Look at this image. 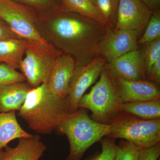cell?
Segmentation results:
<instances>
[{
  "mask_svg": "<svg viewBox=\"0 0 160 160\" xmlns=\"http://www.w3.org/2000/svg\"><path fill=\"white\" fill-rule=\"evenodd\" d=\"M41 35L76 66L88 65L97 56V48L109 28L91 19L64 10L37 13L36 24Z\"/></svg>",
  "mask_w": 160,
  "mask_h": 160,
  "instance_id": "1",
  "label": "cell"
},
{
  "mask_svg": "<svg viewBox=\"0 0 160 160\" xmlns=\"http://www.w3.org/2000/svg\"><path fill=\"white\" fill-rule=\"evenodd\" d=\"M69 113L67 96L59 98L49 91L46 83L32 88L18 116L37 133L50 134Z\"/></svg>",
  "mask_w": 160,
  "mask_h": 160,
  "instance_id": "2",
  "label": "cell"
},
{
  "mask_svg": "<svg viewBox=\"0 0 160 160\" xmlns=\"http://www.w3.org/2000/svg\"><path fill=\"white\" fill-rule=\"evenodd\" d=\"M58 134L65 135L69 144L66 160H82L89 147L108 136L110 126L92 119L84 108L68 113L56 128Z\"/></svg>",
  "mask_w": 160,
  "mask_h": 160,
  "instance_id": "3",
  "label": "cell"
},
{
  "mask_svg": "<svg viewBox=\"0 0 160 160\" xmlns=\"http://www.w3.org/2000/svg\"><path fill=\"white\" fill-rule=\"evenodd\" d=\"M122 104L114 77L105 66L99 81L90 92L84 95L80 100L78 108L90 110L92 119L98 122L109 125L121 112Z\"/></svg>",
  "mask_w": 160,
  "mask_h": 160,
  "instance_id": "4",
  "label": "cell"
},
{
  "mask_svg": "<svg viewBox=\"0 0 160 160\" xmlns=\"http://www.w3.org/2000/svg\"><path fill=\"white\" fill-rule=\"evenodd\" d=\"M109 125L110 132L107 137L127 140L140 149L160 143V119L144 120L121 112Z\"/></svg>",
  "mask_w": 160,
  "mask_h": 160,
  "instance_id": "5",
  "label": "cell"
},
{
  "mask_svg": "<svg viewBox=\"0 0 160 160\" xmlns=\"http://www.w3.org/2000/svg\"><path fill=\"white\" fill-rule=\"evenodd\" d=\"M0 18L18 37L38 46H52L38 31L37 12L28 6L13 0H0Z\"/></svg>",
  "mask_w": 160,
  "mask_h": 160,
  "instance_id": "6",
  "label": "cell"
},
{
  "mask_svg": "<svg viewBox=\"0 0 160 160\" xmlns=\"http://www.w3.org/2000/svg\"><path fill=\"white\" fill-rule=\"evenodd\" d=\"M62 54L52 46L46 47L29 42L19 69L32 88H36L47 83L56 60Z\"/></svg>",
  "mask_w": 160,
  "mask_h": 160,
  "instance_id": "7",
  "label": "cell"
},
{
  "mask_svg": "<svg viewBox=\"0 0 160 160\" xmlns=\"http://www.w3.org/2000/svg\"><path fill=\"white\" fill-rule=\"evenodd\" d=\"M106 63V60L97 56L90 64L76 66L69 83L68 98L69 113L78 108V103L88 88L96 82Z\"/></svg>",
  "mask_w": 160,
  "mask_h": 160,
  "instance_id": "8",
  "label": "cell"
},
{
  "mask_svg": "<svg viewBox=\"0 0 160 160\" xmlns=\"http://www.w3.org/2000/svg\"><path fill=\"white\" fill-rule=\"evenodd\" d=\"M135 31L123 29H108L97 48V55L106 63L129 52L138 49V37Z\"/></svg>",
  "mask_w": 160,
  "mask_h": 160,
  "instance_id": "9",
  "label": "cell"
},
{
  "mask_svg": "<svg viewBox=\"0 0 160 160\" xmlns=\"http://www.w3.org/2000/svg\"><path fill=\"white\" fill-rule=\"evenodd\" d=\"M152 12L142 0H119L115 29L135 31L139 35L147 26Z\"/></svg>",
  "mask_w": 160,
  "mask_h": 160,
  "instance_id": "10",
  "label": "cell"
},
{
  "mask_svg": "<svg viewBox=\"0 0 160 160\" xmlns=\"http://www.w3.org/2000/svg\"><path fill=\"white\" fill-rule=\"evenodd\" d=\"M105 66L115 77L128 81L146 79L142 55L138 49L106 63Z\"/></svg>",
  "mask_w": 160,
  "mask_h": 160,
  "instance_id": "11",
  "label": "cell"
},
{
  "mask_svg": "<svg viewBox=\"0 0 160 160\" xmlns=\"http://www.w3.org/2000/svg\"><path fill=\"white\" fill-rule=\"evenodd\" d=\"M113 77L123 103L160 100V88L157 83L147 79L128 81Z\"/></svg>",
  "mask_w": 160,
  "mask_h": 160,
  "instance_id": "12",
  "label": "cell"
},
{
  "mask_svg": "<svg viewBox=\"0 0 160 160\" xmlns=\"http://www.w3.org/2000/svg\"><path fill=\"white\" fill-rule=\"evenodd\" d=\"M75 67L74 60L69 56L62 54L57 58L46 83L52 93L59 98L67 96Z\"/></svg>",
  "mask_w": 160,
  "mask_h": 160,
  "instance_id": "13",
  "label": "cell"
},
{
  "mask_svg": "<svg viewBox=\"0 0 160 160\" xmlns=\"http://www.w3.org/2000/svg\"><path fill=\"white\" fill-rule=\"evenodd\" d=\"M2 160H39L47 149V146L38 135L19 139L13 148L6 146L4 148Z\"/></svg>",
  "mask_w": 160,
  "mask_h": 160,
  "instance_id": "14",
  "label": "cell"
},
{
  "mask_svg": "<svg viewBox=\"0 0 160 160\" xmlns=\"http://www.w3.org/2000/svg\"><path fill=\"white\" fill-rule=\"evenodd\" d=\"M32 89L26 81L0 86V112L20 111Z\"/></svg>",
  "mask_w": 160,
  "mask_h": 160,
  "instance_id": "15",
  "label": "cell"
},
{
  "mask_svg": "<svg viewBox=\"0 0 160 160\" xmlns=\"http://www.w3.org/2000/svg\"><path fill=\"white\" fill-rule=\"evenodd\" d=\"M29 42L19 38H9L0 40V63L13 68H19Z\"/></svg>",
  "mask_w": 160,
  "mask_h": 160,
  "instance_id": "16",
  "label": "cell"
},
{
  "mask_svg": "<svg viewBox=\"0 0 160 160\" xmlns=\"http://www.w3.org/2000/svg\"><path fill=\"white\" fill-rule=\"evenodd\" d=\"M32 136L20 126L15 111L0 112V150L3 149L12 140Z\"/></svg>",
  "mask_w": 160,
  "mask_h": 160,
  "instance_id": "17",
  "label": "cell"
},
{
  "mask_svg": "<svg viewBox=\"0 0 160 160\" xmlns=\"http://www.w3.org/2000/svg\"><path fill=\"white\" fill-rule=\"evenodd\" d=\"M121 111L142 119H160V100L123 103Z\"/></svg>",
  "mask_w": 160,
  "mask_h": 160,
  "instance_id": "18",
  "label": "cell"
},
{
  "mask_svg": "<svg viewBox=\"0 0 160 160\" xmlns=\"http://www.w3.org/2000/svg\"><path fill=\"white\" fill-rule=\"evenodd\" d=\"M64 10L73 12L102 23L109 28L103 16L91 0H61Z\"/></svg>",
  "mask_w": 160,
  "mask_h": 160,
  "instance_id": "19",
  "label": "cell"
},
{
  "mask_svg": "<svg viewBox=\"0 0 160 160\" xmlns=\"http://www.w3.org/2000/svg\"><path fill=\"white\" fill-rule=\"evenodd\" d=\"M106 20L109 29H114L119 0H91Z\"/></svg>",
  "mask_w": 160,
  "mask_h": 160,
  "instance_id": "20",
  "label": "cell"
},
{
  "mask_svg": "<svg viewBox=\"0 0 160 160\" xmlns=\"http://www.w3.org/2000/svg\"><path fill=\"white\" fill-rule=\"evenodd\" d=\"M115 139L106 136L102 138L100 141L102 151L95 152L84 160H114L118 147Z\"/></svg>",
  "mask_w": 160,
  "mask_h": 160,
  "instance_id": "21",
  "label": "cell"
},
{
  "mask_svg": "<svg viewBox=\"0 0 160 160\" xmlns=\"http://www.w3.org/2000/svg\"><path fill=\"white\" fill-rule=\"evenodd\" d=\"M160 38V11L153 10L147 24L145 33L138 41V44L144 45Z\"/></svg>",
  "mask_w": 160,
  "mask_h": 160,
  "instance_id": "22",
  "label": "cell"
},
{
  "mask_svg": "<svg viewBox=\"0 0 160 160\" xmlns=\"http://www.w3.org/2000/svg\"><path fill=\"white\" fill-rule=\"evenodd\" d=\"M142 53L146 77L158 59L160 58V38L145 44Z\"/></svg>",
  "mask_w": 160,
  "mask_h": 160,
  "instance_id": "23",
  "label": "cell"
},
{
  "mask_svg": "<svg viewBox=\"0 0 160 160\" xmlns=\"http://www.w3.org/2000/svg\"><path fill=\"white\" fill-rule=\"evenodd\" d=\"M117 146L114 160H139L141 149L131 142L122 139Z\"/></svg>",
  "mask_w": 160,
  "mask_h": 160,
  "instance_id": "24",
  "label": "cell"
},
{
  "mask_svg": "<svg viewBox=\"0 0 160 160\" xmlns=\"http://www.w3.org/2000/svg\"><path fill=\"white\" fill-rule=\"evenodd\" d=\"M26 81L22 73L5 63H0V86Z\"/></svg>",
  "mask_w": 160,
  "mask_h": 160,
  "instance_id": "25",
  "label": "cell"
},
{
  "mask_svg": "<svg viewBox=\"0 0 160 160\" xmlns=\"http://www.w3.org/2000/svg\"><path fill=\"white\" fill-rule=\"evenodd\" d=\"M22 5L28 6L36 12H46L51 9L62 8L61 1L56 0H18Z\"/></svg>",
  "mask_w": 160,
  "mask_h": 160,
  "instance_id": "26",
  "label": "cell"
},
{
  "mask_svg": "<svg viewBox=\"0 0 160 160\" xmlns=\"http://www.w3.org/2000/svg\"><path fill=\"white\" fill-rule=\"evenodd\" d=\"M160 156V143L146 149H141L139 160H158Z\"/></svg>",
  "mask_w": 160,
  "mask_h": 160,
  "instance_id": "27",
  "label": "cell"
},
{
  "mask_svg": "<svg viewBox=\"0 0 160 160\" xmlns=\"http://www.w3.org/2000/svg\"><path fill=\"white\" fill-rule=\"evenodd\" d=\"M146 79L160 85V58L155 63L154 65L148 74L146 76Z\"/></svg>",
  "mask_w": 160,
  "mask_h": 160,
  "instance_id": "28",
  "label": "cell"
},
{
  "mask_svg": "<svg viewBox=\"0 0 160 160\" xmlns=\"http://www.w3.org/2000/svg\"><path fill=\"white\" fill-rule=\"evenodd\" d=\"M9 38H18L12 32L8 25L0 18V40Z\"/></svg>",
  "mask_w": 160,
  "mask_h": 160,
  "instance_id": "29",
  "label": "cell"
},
{
  "mask_svg": "<svg viewBox=\"0 0 160 160\" xmlns=\"http://www.w3.org/2000/svg\"><path fill=\"white\" fill-rule=\"evenodd\" d=\"M152 11L158 9L160 0H142Z\"/></svg>",
  "mask_w": 160,
  "mask_h": 160,
  "instance_id": "30",
  "label": "cell"
},
{
  "mask_svg": "<svg viewBox=\"0 0 160 160\" xmlns=\"http://www.w3.org/2000/svg\"><path fill=\"white\" fill-rule=\"evenodd\" d=\"M3 155H4V150L2 149L0 150V160H2Z\"/></svg>",
  "mask_w": 160,
  "mask_h": 160,
  "instance_id": "31",
  "label": "cell"
},
{
  "mask_svg": "<svg viewBox=\"0 0 160 160\" xmlns=\"http://www.w3.org/2000/svg\"><path fill=\"white\" fill-rule=\"evenodd\" d=\"M158 160H160V158H159L158 159Z\"/></svg>",
  "mask_w": 160,
  "mask_h": 160,
  "instance_id": "32",
  "label": "cell"
}]
</instances>
